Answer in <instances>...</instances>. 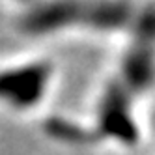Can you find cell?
Returning <instances> with one entry per match:
<instances>
[{
	"label": "cell",
	"instance_id": "cell-2",
	"mask_svg": "<svg viewBox=\"0 0 155 155\" xmlns=\"http://www.w3.org/2000/svg\"><path fill=\"white\" fill-rule=\"evenodd\" d=\"M49 79V68L43 64L0 73V97L17 107H28L38 101L45 82Z\"/></svg>",
	"mask_w": 155,
	"mask_h": 155
},
{
	"label": "cell",
	"instance_id": "cell-1",
	"mask_svg": "<svg viewBox=\"0 0 155 155\" xmlns=\"http://www.w3.org/2000/svg\"><path fill=\"white\" fill-rule=\"evenodd\" d=\"M129 19V8L124 2H94V0H60L47 4L32 12L25 26L32 32H47L71 23L81 21L92 26L116 28Z\"/></svg>",
	"mask_w": 155,
	"mask_h": 155
}]
</instances>
